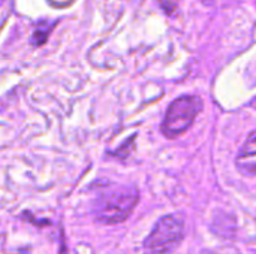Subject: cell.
<instances>
[{
    "label": "cell",
    "mask_w": 256,
    "mask_h": 254,
    "mask_svg": "<svg viewBox=\"0 0 256 254\" xmlns=\"http://www.w3.org/2000/svg\"><path fill=\"white\" fill-rule=\"evenodd\" d=\"M138 201L140 192L135 186L104 183L96 190L90 211L102 225H118L128 220Z\"/></svg>",
    "instance_id": "cell-1"
},
{
    "label": "cell",
    "mask_w": 256,
    "mask_h": 254,
    "mask_svg": "<svg viewBox=\"0 0 256 254\" xmlns=\"http://www.w3.org/2000/svg\"><path fill=\"white\" fill-rule=\"evenodd\" d=\"M237 169L249 177H256V130L249 135L236 159Z\"/></svg>",
    "instance_id": "cell-4"
},
{
    "label": "cell",
    "mask_w": 256,
    "mask_h": 254,
    "mask_svg": "<svg viewBox=\"0 0 256 254\" xmlns=\"http://www.w3.org/2000/svg\"><path fill=\"white\" fill-rule=\"evenodd\" d=\"M56 24H57V19H39L34 24L33 33L30 37L32 46H42L46 42V39L50 37Z\"/></svg>",
    "instance_id": "cell-5"
},
{
    "label": "cell",
    "mask_w": 256,
    "mask_h": 254,
    "mask_svg": "<svg viewBox=\"0 0 256 254\" xmlns=\"http://www.w3.org/2000/svg\"><path fill=\"white\" fill-rule=\"evenodd\" d=\"M201 109H202V100L198 96L184 94L177 97L176 100L171 102V105L165 112L164 121L160 124L162 133L170 139L183 135L192 126Z\"/></svg>",
    "instance_id": "cell-3"
},
{
    "label": "cell",
    "mask_w": 256,
    "mask_h": 254,
    "mask_svg": "<svg viewBox=\"0 0 256 254\" xmlns=\"http://www.w3.org/2000/svg\"><path fill=\"white\" fill-rule=\"evenodd\" d=\"M184 219L180 214H168L160 217L144 240V249L153 254L172 253L184 240Z\"/></svg>",
    "instance_id": "cell-2"
}]
</instances>
